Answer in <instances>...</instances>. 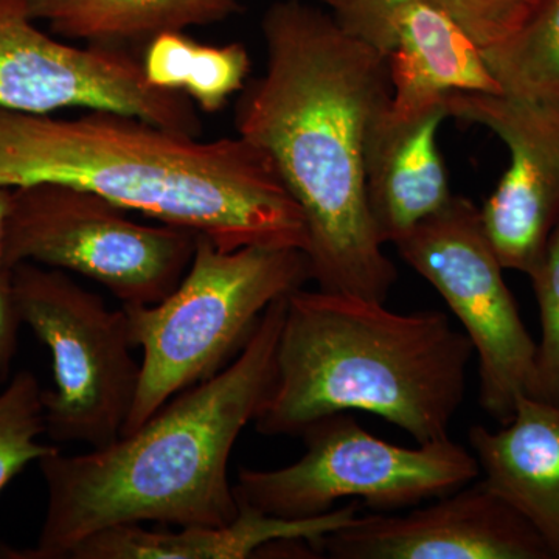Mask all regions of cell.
Returning a JSON list of instances; mask_svg holds the SVG:
<instances>
[{"mask_svg": "<svg viewBox=\"0 0 559 559\" xmlns=\"http://www.w3.org/2000/svg\"><path fill=\"white\" fill-rule=\"evenodd\" d=\"M0 559H32L31 549L17 550L0 543Z\"/></svg>", "mask_w": 559, "mask_h": 559, "instance_id": "d4e9b609", "label": "cell"}, {"mask_svg": "<svg viewBox=\"0 0 559 559\" xmlns=\"http://www.w3.org/2000/svg\"><path fill=\"white\" fill-rule=\"evenodd\" d=\"M286 297L264 311L230 366L180 392L134 432L86 454L58 448L39 460L47 509L32 559L70 558L119 525L219 527L238 516L230 454L274 384Z\"/></svg>", "mask_w": 559, "mask_h": 559, "instance_id": "3957f363", "label": "cell"}, {"mask_svg": "<svg viewBox=\"0 0 559 559\" xmlns=\"http://www.w3.org/2000/svg\"><path fill=\"white\" fill-rule=\"evenodd\" d=\"M40 182L90 190L224 252L308 249L300 205L271 157L241 135L204 142L110 110L70 120L0 109V187Z\"/></svg>", "mask_w": 559, "mask_h": 559, "instance_id": "7a4b0ae2", "label": "cell"}, {"mask_svg": "<svg viewBox=\"0 0 559 559\" xmlns=\"http://www.w3.org/2000/svg\"><path fill=\"white\" fill-rule=\"evenodd\" d=\"M385 60L389 108L396 114L443 105L452 94H502L476 39L447 10L426 0L393 14Z\"/></svg>", "mask_w": 559, "mask_h": 559, "instance_id": "5bb4252c", "label": "cell"}, {"mask_svg": "<svg viewBox=\"0 0 559 559\" xmlns=\"http://www.w3.org/2000/svg\"><path fill=\"white\" fill-rule=\"evenodd\" d=\"M46 433L43 389L31 371L14 374L0 392V492L33 462L58 450Z\"/></svg>", "mask_w": 559, "mask_h": 559, "instance_id": "44dd1931", "label": "cell"}, {"mask_svg": "<svg viewBox=\"0 0 559 559\" xmlns=\"http://www.w3.org/2000/svg\"><path fill=\"white\" fill-rule=\"evenodd\" d=\"M393 246L412 270L439 290L462 323L479 358L480 406L507 425L518 401L532 396L538 344L503 280L480 209L466 198L452 197Z\"/></svg>", "mask_w": 559, "mask_h": 559, "instance_id": "9c48e42d", "label": "cell"}, {"mask_svg": "<svg viewBox=\"0 0 559 559\" xmlns=\"http://www.w3.org/2000/svg\"><path fill=\"white\" fill-rule=\"evenodd\" d=\"M246 0H28L33 17L66 39L91 46L148 44L165 32L226 20Z\"/></svg>", "mask_w": 559, "mask_h": 559, "instance_id": "e0dca14e", "label": "cell"}, {"mask_svg": "<svg viewBox=\"0 0 559 559\" xmlns=\"http://www.w3.org/2000/svg\"><path fill=\"white\" fill-rule=\"evenodd\" d=\"M140 61L151 86L187 95L207 114L218 112L242 91L250 72L242 44L205 46L186 32L160 33L146 44Z\"/></svg>", "mask_w": 559, "mask_h": 559, "instance_id": "ac0fdd59", "label": "cell"}, {"mask_svg": "<svg viewBox=\"0 0 559 559\" xmlns=\"http://www.w3.org/2000/svg\"><path fill=\"white\" fill-rule=\"evenodd\" d=\"M10 271L22 325L50 349L53 364L55 389L43 390L46 436L109 447L120 439L140 381L127 312L109 310L64 271L35 263Z\"/></svg>", "mask_w": 559, "mask_h": 559, "instance_id": "8992f818", "label": "cell"}, {"mask_svg": "<svg viewBox=\"0 0 559 559\" xmlns=\"http://www.w3.org/2000/svg\"><path fill=\"white\" fill-rule=\"evenodd\" d=\"M471 450L484 484L510 503L559 558V406L522 396L498 432L473 426Z\"/></svg>", "mask_w": 559, "mask_h": 559, "instance_id": "2e32d148", "label": "cell"}, {"mask_svg": "<svg viewBox=\"0 0 559 559\" xmlns=\"http://www.w3.org/2000/svg\"><path fill=\"white\" fill-rule=\"evenodd\" d=\"M305 454L278 469L241 468L238 503L272 516H319L340 500L370 509H411L479 479L473 452L451 439L403 448L367 432L347 412L330 415L300 433Z\"/></svg>", "mask_w": 559, "mask_h": 559, "instance_id": "52a82bcc", "label": "cell"}, {"mask_svg": "<svg viewBox=\"0 0 559 559\" xmlns=\"http://www.w3.org/2000/svg\"><path fill=\"white\" fill-rule=\"evenodd\" d=\"M349 35L388 57L393 14L415 0H318ZM447 10L476 39L481 50L518 31L538 0H426Z\"/></svg>", "mask_w": 559, "mask_h": 559, "instance_id": "d6986e66", "label": "cell"}, {"mask_svg": "<svg viewBox=\"0 0 559 559\" xmlns=\"http://www.w3.org/2000/svg\"><path fill=\"white\" fill-rule=\"evenodd\" d=\"M448 116L495 132L510 167L480 209L503 270L532 277L559 223V109L506 94H452Z\"/></svg>", "mask_w": 559, "mask_h": 559, "instance_id": "8fae6325", "label": "cell"}, {"mask_svg": "<svg viewBox=\"0 0 559 559\" xmlns=\"http://www.w3.org/2000/svg\"><path fill=\"white\" fill-rule=\"evenodd\" d=\"M198 235L148 226L100 194L66 183L13 189L3 264L35 263L100 283L124 305L159 304L189 270Z\"/></svg>", "mask_w": 559, "mask_h": 559, "instance_id": "ba28073f", "label": "cell"}, {"mask_svg": "<svg viewBox=\"0 0 559 559\" xmlns=\"http://www.w3.org/2000/svg\"><path fill=\"white\" fill-rule=\"evenodd\" d=\"M448 117L447 103L414 114H396L388 105L371 123L364 157L366 193L382 245H395L451 201L437 143Z\"/></svg>", "mask_w": 559, "mask_h": 559, "instance_id": "4fadbf2b", "label": "cell"}, {"mask_svg": "<svg viewBox=\"0 0 559 559\" xmlns=\"http://www.w3.org/2000/svg\"><path fill=\"white\" fill-rule=\"evenodd\" d=\"M308 280L304 250L248 246L224 252L198 235L189 270L173 293L146 307L123 305L142 362L121 436L183 390L215 377L241 352L264 311Z\"/></svg>", "mask_w": 559, "mask_h": 559, "instance_id": "5b68a950", "label": "cell"}, {"mask_svg": "<svg viewBox=\"0 0 559 559\" xmlns=\"http://www.w3.org/2000/svg\"><path fill=\"white\" fill-rule=\"evenodd\" d=\"M22 320L11 285V271H0V377L9 371L17 349Z\"/></svg>", "mask_w": 559, "mask_h": 559, "instance_id": "603a6c76", "label": "cell"}, {"mask_svg": "<svg viewBox=\"0 0 559 559\" xmlns=\"http://www.w3.org/2000/svg\"><path fill=\"white\" fill-rule=\"evenodd\" d=\"M481 51L502 94L559 109V0H538L516 32Z\"/></svg>", "mask_w": 559, "mask_h": 559, "instance_id": "ffe728a7", "label": "cell"}, {"mask_svg": "<svg viewBox=\"0 0 559 559\" xmlns=\"http://www.w3.org/2000/svg\"><path fill=\"white\" fill-rule=\"evenodd\" d=\"M530 280L540 319L532 396L559 406V223L551 231L538 270Z\"/></svg>", "mask_w": 559, "mask_h": 559, "instance_id": "7402d4cb", "label": "cell"}, {"mask_svg": "<svg viewBox=\"0 0 559 559\" xmlns=\"http://www.w3.org/2000/svg\"><path fill=\"white\" fill-rule=\"evenodd\" d=\"M234 521L219 527L145 528L143 524L103 530L81 543L70 559H248L282 543L320 540L347 527L359 516V502L334 507L319 516H272L238 503Z\"/></svg>", "mask_w": 559, "mask_h": 559, "instance_id": "9a60e30c", "label": "cell"}, {"mask_svg": "<svg viewBox=\"0 0 559 559\" xmlns=\"http://www.w3.org/2000/svg\"><path fill=\"white\" fill-rule=\"evenodd\" d=\"M473 355L444 312L400 314L384 301L300 288L286 297L274 384L253 423L263 436H300L360 411L418 444L450 439Z\"/></svg>", "mask_w": 559, "mask_h": 559, "instance_id": "277c9868", "label": "cell"}, {"mask_svg": "<svg viewBox=\"0 0 559 559\" xmlns=\"http://www.w3.org/2000/svg\"><path fill=\"white\" fill-rule=\"evenodd\" d=\"M318 551L334 559H554L533 525L481 480L404 514L358 516Z\"/></svg>", "mask_w": 559, "mask_h": 559, "instance_id": "7c38bea8", "label": "cell"}, {"mask_svg": "<svg viewBox=\"0 0 559 559\" xmlns=\"http://www.w3.org/2000/svg\"><path fill=\"white\" fill-rule=\"evenodd\" d=\"M110 110L200 135L187 95L151 86L142 61L119 47H75L40 31L28 0H0V109Z\"/></svg>", "mask_w": 559, "mask_h": 559, "instance_id": "30bf717a", "label": "cell"}, {"mask_svg": "<svg viewBox=\"0 0 559 559\" xmlns=\"http://www.w3.org/2000/svg\"><path fill=\"white\" fill-rule=\"evenodd\" d=\"M11 193L13 190L0 187V271L7 270L3 264V242H5L7 218H9Z\"/></svg>", "mask_w": 559, "mask_h": 559, "instance_id": "cb8c5ba5", "label": "cell"}, {"mask_svg": "<svg viewBox=\"0 0 559 559\" xmlns=\"http://www.w3.org/2000/svg\"><path fill=\"white\" fill-rule=\"evenodd\" d=\"M261 28L266 70L242 87L238 135L271 157L300 205L319 289L385 304L399 272L371 223L364 157L392 97L388 60L301 0L275 2Z\"/></svg>", "mask_w": 559, "mask_h": 559, "instance_id": "6da1fadb", "label": "cell"}]
</instances>
